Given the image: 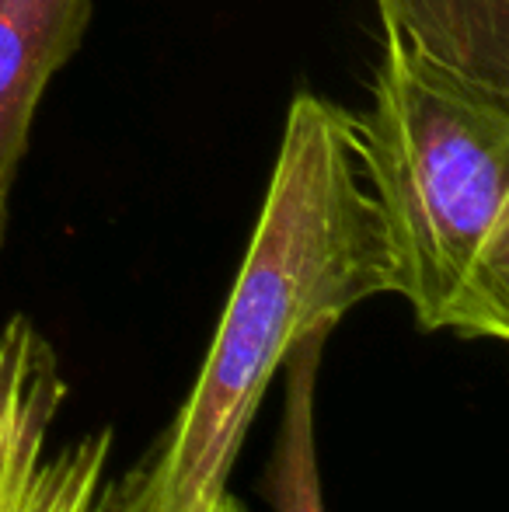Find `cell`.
<instances>
[{"label":"cell","mask_w":509,"mask_h":512,"mask_svg":"<svg viewBox=\"0 0 509 512\" xmlns=\"http://www.w3.org/2000/svg\"><path fill=\"white\" fill-rule=\"evenodd\" d=\"M381 293H391V262L356 147V112L297 91L196 384L147 457L119 478L116 512H217L290 349L335 331Z\"/></svg>","instance_id":"6da1fadb"},{"label":"cell","mask_w":509,"mask_h":512,"mask_svg":"<svg viewBox=\"0 0 509 512\" xmlns=\"http://www.w3.org/2000/svg\"><path fill=\"white\" fill-rule=\"evenodd\" d=\"M332 331L304 335L283 363V415L272 439V453L258 478V495L272 512H328L318 464V432H314V398L318 370Z\"/></svg>","instance_id":"5b68a950"},{"label":"cell","mask_w":509,"mask_h":512,"mask_svg":"<svg viewBox=\"0 0 509 512\" xmlns=\"http://www.w3.org/2000/svg\"><path fill=\"white\" fill-rule=\"evenodd\" d=\"M217 512H248V509H245V502H241L238 495L227 492V495H224V502L217 506Z\"/></svg>","instance_id":"52a82bcc"},{"label":"cell","mask_w":509,"mask_h":512,"mask_svg":"<svg viewBox=\"0 0 509 512\" xmlns=\"http://www.w3.org/2000/svg\"><path fill=\"white\" fill-rule=\"evenodd\" d=\"M356 147L381 213L391 293L422 331L509 335V88L381 21Z\"/></svg>","instance_id":"7a4b0ae2"},{"label":"cell","mask_w":509,"mask_h":512,"mask_svg":"<svg viewBox=\"0 0 509 512\" xmlns=\"http://www.w3.org/2000/svg\"><path fill=\"white\" fill-rule=\"evenodd\" d=\"M377 14L450 67L509 88V0H377Z\"/></svg>","instance_id":"8992f818"},{"label":"cell","mask_w":509,"mask_h":512,"mask_svg":"<svg viewBox=\"0 0 509 512\" xmlns=\"http://www.w3.org/2000/svg\"><path fill=\"white\" fill-rule=\"evenodd\" d=\"M67 380L53 342L28 321L0 328V512H116V432L60 443Z\"/></svg>","instance_id":"3957f363"},{"label":"cell","mask_w":509,"mask_h":512,"mask_svg":"<svg viewBox=\"0 0 509 512\" xmlns=\"http://www.w3.org/2000/svg\"><path fill=\"white\" fill-rule=\"evenodd\" d=\"M91 18L95 0H0V255L35 115L53 77L81 49Z\"/></svg>","instance_id":"277c9868"}]
</instances>
